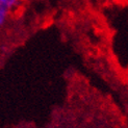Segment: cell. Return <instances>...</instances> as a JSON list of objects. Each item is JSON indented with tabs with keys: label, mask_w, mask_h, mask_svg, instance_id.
<instances>
[{
	"label": "cell",
	"mask_w": 128,
	"mask_h": 128,
	"mask_svg": "<svg viewBox=\"0 0 128 128\" xmlns=\"http://www.w3.org/2000/svg\"><path fill=\"white\" fill-rule=\"evenodd\" d=\"M8 12H10L8 10L0 8V27L5 23L6 18H8Z\"/></svg>",
	"instance_id": "2"
},
{
	"label": "cell",
	"mask_w": 128,
	"mask_h": 128,
	"mask_svg": "<svg viewBox=\"0 0 128 128\" xmlns=\"http://www.w3.org/2000/svg\"><path fill=\"white\" fill-rule=\"evenodd\" d=\"M21 3V0H0V8H3L6 10H12L19 6Z\"/></svg>",
	"instance_id": "1"
}]
</instances>
